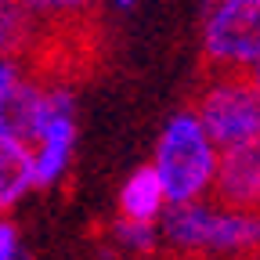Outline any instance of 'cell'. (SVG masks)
<instances>
[{
    "label": "cell",
    "mask_w": 260,
    "mask_h": 260,
    "mask_svg": "<svg viewBox=\"0 0 260 260\" xmlns=\"http://www.w3.org/2000/svg\"><path fill=\"white\" fill-rule=\"evenodd\" d=\"M191 116L217 152L260 141V94L242 73H213V80L199 90Z\"/></svg>",
    "instance_id": "cell-4"
},
{
    "label": "cell",
    "mask_w": 260,
    "mask_h": 260,
    "mask_svg": "<svg viewBox=\"0 0 260 260\" xmlns=\"http://www.w3.org/2000/svg\"><path fill=\"white\" fill-rule=\"evenodd\" d=\"M217 162H220V152L206 138L199 119L191 116V109H184L167 119L148 167L155 170L167 203L184 206V203H203L206 195H213Z\"/></svg>",
    "instance_id": "cell-2"
},
{
    "label": "cell",
    "mask_w": 260,
    "mask_h": 260,
    "mask_svg": "<svg viewBox=\"0 0 260 260\" xmlns=\"http://www.w3.org/2000/svg\"><path fill=\"white\" fill-rule=\"evenodd\" d=\"M32 191V155L29 145L0 130V217H8Z\"/></svg>",
    "instance_id": "cell-8"
},
{
    "label": "cell",
    "mask_w": 260,
    "mask_h": 260,
    "mask_svg": "<svg viewBox=\"0 0 260 260\" xmlns=\"http://www.w3.org/2000/svg\"><path fill=\"white\" fill-rule=\"evenodd\" d=\"M159 239L174 253L246 256L260 253V213L232 210L224 203H184L167 206L159 220Z\"/></svg>",
    "instance_id": "cell-1"
},
{
    "label": "cell",
    "mask_w": 260,
    "mask_h": 260,
    "mask_svg": "<svg viewBox=\"0 0 260 260\" xmlns=\"http://www.w3.org/2000/svg\"><path fill=\"white\" fill-rule=\"evenodd\" d=\"M246 80H249V83H253V90H256V94H260V58H256V61H253V69H249V73H246Z\"/></svg>",
    "instance_id": "cell-13"
},
{
    "label": "cell",
    "mask_w": 260,
    "mask_h": 260,
    "mask_svg": "<svg viewBox=\"0 0 260 260\" xmlns=\"http://www.w3.org/2000/svg\"><path fill=\"white\" fill-rule=\"evenodd\" d=\"M37 47V22L25 15L18 0H0V61H25Z\"/></svg>",
    "instance_id": "cell-9"
},
{
    "label": "cell",
    "mask_w": 260,
    "mask_h": 260,
    "mask_svg": "<svg viewBox=\"0 0 260 260\" xmlns=\"http://www.w3.org/2000/svg\"><path fill=\"white\" fill-rule=\"evenodd\" d=\"M203 58L213 73H249L260 58V0H210L203 15Z\"/></svg>",
    "instance_id": "cell-5"
},
{
    "label": "cell",
    "mask_w": 260,
    "mask_h": 260,
    "mask_svg": "<svg viewBox=\"0 0 260 260\" xmlns=\"http://www.w3.org/2000/svg\"><path fill=\"white\" fill-rule=\"evenodd\" d=\"M213 195H217V203L232 206V210L260 213V141L220 152Z\"/></svg>",
    "instance_id": "cell-6"
},
{
    "label": "cell",
    "mask_w": 260,
    "mask_h": 260,
    "mask_svg": "<svg viewBox=\"0 0 260 260\" xmlns=\"http://www.w3.org/2000/svg\"><path fill=\"white\" fill-rule=\"evenodd\" d=\"M18 4L25 8V15L32 22H37V29L40 25L58 29V25H69V22L90 15L98 8V0H18Z\"/></svg>",
    "instance_id": "cell-10"
},
{
    "label": "cell",
    "mask_w": 260,
    "mask_h": 260,
    "mask_svg": "<svg viewBox=\"0 0 260 260\" xmlns=\"http://www.w3.org/2000/svg\"><path fill=\"white\" fill-rule=\"evenodd\" d=\"M0 260H25L18 228H15L8 217H0Z\"/></svg>",
    "instance_id": "cell-12"
},
{
    "label": "cell",
    "mask_w": 260,
    "mask_h": 260,
    "mask_svg": "<svg viewBox=\"0 0 260 260\" xmlns=\"http://www.w3.org/2000/svg\"><path fill=\"white\" fill-rule=\"evenodd\" d=\"M109 235H112V246L126 256H152L162 239H159V224H138V220H123L116 217L112 228H109Z\"/></svg>",
    "instance_id": "cell-11"
},
{
    "label": "cell",
    "mask_w": 260,
    "mask_h": 260,
    "mask_svg": "<svg viewBox=\"0 0 260 260\" xmlns=\"http://www.w3.org/2000/svg\"><path fill=\"white\" fill-rule=\"evenodd\" d=\"M112 4H116L119 11H126V8H134V4H141V0H112Z\"/></svg>",
    "instance_id": "cell-14"
},
{
    "label": "cell",
    "mask_w": 260,
    "mask_h": 260,
    "mask_svg": "<svg viewBox=\"0 0 260 260\" xmlns=\"http://www.w3.org/2000/svg\"><path fill=\"white\" fill-rule=\"evenodd\" d=\"M206 4H210V0H206Z\"/></svg>",
    "instance_id": "cell-15"
},
{
    "label": "cell",
    "mask_w": 260,
    "mask_h": 260,
    "mask_svg": "<svg viewBox=\"0 0 260 260\" xmlns=\"http://www.w3.org/2000/svg\"><path fill=\"white\" fill-rule=\"evenodd\" d=\"M25 145L32 155V188H54L65 181L76 155V98L65 80L40 76Z\"/></svg>",
    "instance_id": "cell-3"
},
{
    "label": "cell",
    "mask_w": 260,
    "mask_h": 260,
    "mask_svg": "<svg viewBox=\"0 0 260 260\" xmlns=\"http://www.w3.org/2000/svg\"><path fill=\"white\" fill-rule=\"evenodd\" d=\"M167 195H162V184L155 177V170L138 167L130 170V177L119 184V217L123 220H138V224H159L162 213H167Z\"/></svg>",
    "instance_id": "cell-7"
}]
</instances>
